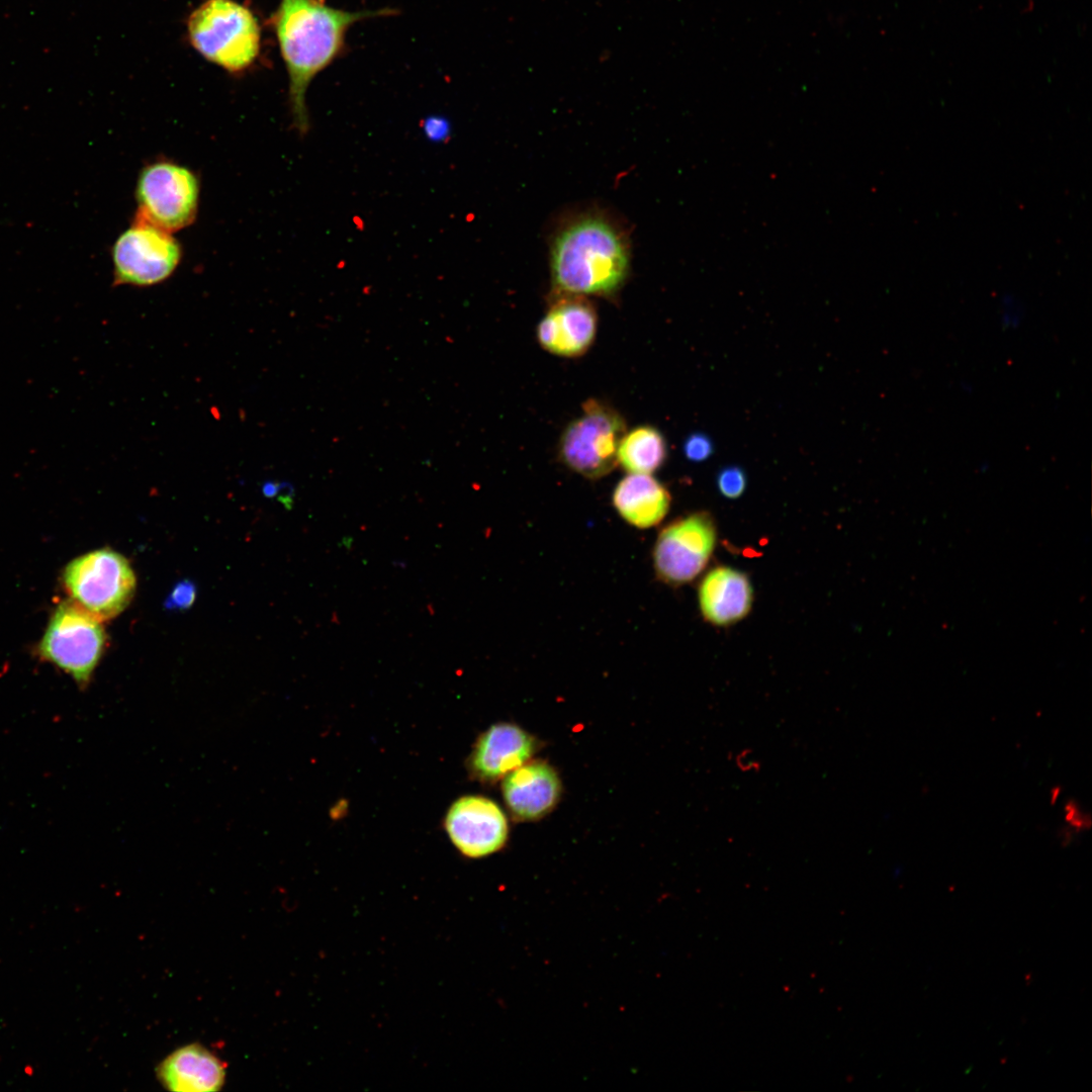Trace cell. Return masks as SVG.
Returning <instances> with one entry per match:
<instances>
[{
	"instance_id": "6da1fadb",
	"label": "cell",
	"mask_w": 1092,
	"mask_h": 1092,
	"mask_svg": "<svg viewBox=\"0 0 1092 1092\" xmlns=\"http://www.w3.org/2000/svg\"><path fill=\"white\" fill-rule=\"evenodd\" d=\"M392 8L347 11L324 0H281L270 18L288 75L292 127L300 136L309 128L306 91L314 77L345 50V36L356 22L394 15Z\"/></svg>"
},
{
	"instance_id": "7a4b0ae2",
	"label": "cell",
	"mask_w": 1092,
	"mask_h": 1092,
	"mask_svg": "<svg viewBox=\"0 0 1092 1092\" xmlns=\"http://www.w3.org/2000/svg\"><path fill=\"white\" fill-rule=\"evenodd\" d=\"M629 246L619 226L599 214L567 221L553 238L550 272L555 293L610 296L629 271Z\"/></svg>"
},
{
	"instance_id": "3957f363",
	"label": "cell",
	"mask_w": 1092,
	"mask_h": 1092,
	"mask_svg": "<svg viewBox=\"0 0 1092 1092\" xmlns=\"http://www.w3.org/2000/svg\"><path fill=\"white\" fill-rule=\"evenodd\" d=\"M192 47L229 73H242L257 60L261 29L253 12L235 0H206L187 20Z\"/></svg>"
},
{
	"instance_id": "277c9868",
	"label": "cell",
	"mask_w": 1092,
	"mask_h": 1092,
	"mask_svg": "<svg viewBox=\"0 0 1092 1092\" xmlns=\"http://www.w3.org/2000/svg\"><path fill=\"white\" fill-rule=\"evenodd\" d=\"M62 577L71 600L101 622L114 618L128 606L136 585L127 559L109 548L71 560Z\"/></svg>"
},
{
	"instance_id": "5b68a950",
	"label": "cell",
	"mask_w": 1092,
	"mask_h": 1092,
	"mask_svg": "<svg viewBox=\"0 0 1092 1092\" xmlns=\"http://www.w3.org/2000/svg\"><path fill=\"white\" fill-rule=\"evenodd\" d=\"M134 196V218L173 234L195 220L199 208L200 182L187 166L160 159L141 169Z\"/></svg>"
},
{
	"instance_id": "8992f818",
	"label": "cell",
	"mask_w": 1092,
	"mask_h": 1092,
	"mask_svg": "<svg viewBox=\"0 0 1092 1092\" xmlns=\"http://www.w3.org/2000/svg\"><path fill=\"white\" fill-rule=\"evenodd\" d=\"M101 623L73 600L62 602L39 642V657L68 673L79 688H87L105 647Z\"/></svg>"
},
{
	"instance_id": "52a82bcc",
	"label": "cell",
	"mask_w": 1092,
	"mask_h": 1092,
	"mask_svg": "<svg viewBox=\"0 0 1092 1092\" xmlns=\"http://www.w3.org/2000/svg\"><path fill=\"white\" fill-rule=\"evenodd\" d=\"M581 408L562 432L558 455L572 471L598 479L618 464V448L627 425L619 412L599 399H586Z\"/></svg>"
},
{
	"instance_id": "ba28073f",
	"label": "cell",
	"mask_w": 1092,
	"mask_h": 1092,
	"mask_svg": "<svg viewBox=\"0 0 1092 1092\" xmlns=\"http://www.w3.org/2000/svg\"><path fill=\"white\" fill-rule=\"evenodd\" d=\"M182 248L172 233L133 218L113 243V285L153 286L178 268Z\"/></svg>"
},
{
	"instance_id": "9c48e42d",
	"label": "cell",
	"mask_w": 1092,
	"mask_h": 1092,
	"mask_svg": "<svg viewBox=\"0 0 1092 1092\" xmlns=\"http://www.w3.org/2000/svg\"><path fill=\"white\" fill-rule=\"evenodd\" d=\"M716 538L715 522L706 512L692 513L666 525L652 553L658 579L672 586L694 580L708 564Z\"/></svg>"
},
{
	"instance_id": "30bf717a",
	"label": "cell",
	"mask_w": 1092,
	"mask_h": 1092,
	"mask_svg": "<svg viewBox=\"0 0 1092 1092\" xmlns=\"http://www.w3.org/2000/svg\"><path fill=\"white\" fill-rule=\"evenodd\" d=\"M445 828L454 846L471 858L499 850L509 834L508 821L499 806L475 795L461 797L451 805Z\"/></svg>"
},
{
	"instance_id": "8fae6325",
	"label": "cell",
	"mask_w": 1092,
	"mask_h": 1092,
	"mask_svg": "<svg viewBox=\"0 0 1092 1092\" xmlns=\"http://www.w3.org/2000/svg\"><path fill=\"white\" fill-rule=\"evenodd\" d=\"M597 329L596 308L585 296L555 293L554 300L537 326L536 337L547 352L575 358L590 348Z\"/></svg>"
},
{
	"instance_id": "7c38bea8",
	"label": "cell",
	"mask_w": 1092,
	"mask_h": 1092,
	"mask_svg": "<svg viewBox=\"0 0 1092 1092\" xmlns=\"http://www.w3.org/2000/svg\"><path fill=\"white\" fill-rule=\"evenodd\" d=\"M535 748V739L524 729L512 723H497L478 738L469 757V768L477 779L493 782L528 762Z\"/></svg>"
},
{
	"instance_id": "4fadbf2b",
	"label": "cell",
	"mask_w": 1092,
	"mask_h": 1092,
	"mask_svg": "<svg viewBox=\"0 0 1092 1092\" xmlns=\"http://www.w3.org/2000/svg\"><path fill=\"white\" fill-rule=\"evenodd\" d=\"M560 780L544 761L526 762L504 777L503 796L515 817L536 820L550 812L560 795Z\"/></svg>"
},
{
	"instance_id": "5bb4252c",
	"label": "cell",
	"mask_w": 1092,
	"mask_h": 1092,
	"mask_svg": "<svg viewBox=\"0 0 1092 1092\" xmlns=\"http://www.w3.org/2000/svg\"><path fill=\"white\" fill-rule=\"evenodd\" d=\"M698 600L704 619L712 625L726 627L747 616L753 601L749 577L730 566L719 565L703 577Z\"/></svg>"
},
{
	"instance_id": "9a60e30c",
	"label": "cell",
	"mask_w": 1092,
	"mask_h": 1092,
	"mask_svg": "<svg viewBox=\"0 0 1092 1092\" xmlns=\"http://www.w3.org/2000/svg\"><path fill=\"white\" fill-rule=\"evenodd\" d=\"M226 1065L199 1043L183 1045L169 1054L157 1067L160 1083L175 1092L218 1091L225 1082Z\"/></svg>"
},
{
	"instance_id": "2e32d148",
	"label": "cell",
	"mask_w": 1092,
	"mask_h": 1092,
	"mask_svg": "<svg viewBox=\"0 0 1092 1092\" xmlns=\"http://www.w3.org/2000/svg\"><path fill=\"white\" fill-rule=\"evenodd\" d=\"M612 502L628 524L647 529L659 524L666 516L670 494L651 474L628 473L617 483Z\"/></svg>"
},
{
	"instance_id": "e0dca14e",
	"label": "cell",
	"mask_w": 1092,
	"mask_h": 1092,
	"mask_svg": "<svg viewBox=\"0 0 1092 1092\" xmlns=\"http://www.w3.org/2000/svg\"><path fill=\"white\" fill-rule=\"evenodd\" d=\"M666 442L661 432L649 425L638 426L623 436L617 462L628 473L652 474L666 459Z\"/></svg>"
},
{
	"instance_id": "ac0fdd59",
	"label": "cell",
	"mask_w": 1092,
	"mask_h": 1092,
	"mask_svg": "<svg viewBox=\"0 0 1092 1092\" xmlns=\"http://www.w3.org/2000/svg\"><path fill=\"white\" fill-rule=\"evenodd\" d=\"M717 485L724 496L736 498L740 496L745 489V474L743 470L738 467H727L719 473Z\"/></svg>"
},
{
	"instance_id": "d6986e66",
	"label": "cell",
	"mask_w": 1092,
	"mask_h": 1092,
	"mask_svg": "<svg viewBox=\"0 0 1092 1092\" xmlns=\"http://www.w3.org/2000/svg\"><path fill=\"white\" fill-rule=\"evenodd\" d=\"M421 128L424 135L433 143L444 144L451 139L452 125L444 116H427L422 120Z\"/></svg>"
},
{
	"instance_id": "ffe728a7",
	"label": "cell",
	"mask_w": 1092,
	"mask_h": 1092,
	"mask_svg": "<svg viewBox=\"0 0 1092 1092\" xmlns=\"http://www.w3.org/2000/svg\"><path fill=\"white\" fill-rule=\"evenodd\" d=\"M196 589L193 582L188 580L180 581L172 589L165 606L168 609H186L193 604Z\"/></svg>"
},
{
	"instance_id": "44dd1931",
	"label": "cell",
	"mask_w": 1092,
	"mask_h": 1092,
	"mask_svg": "<svg viewBox=\"0 0 1092 1092\" xmlns=\"http://www.w3.org/2000/svg\"><path fill=\"white\" fill-rule=\"evenodd\" d=\"M684 453L691 461H703L712 453L711 440L703 434H694L687 438Z\"/></svg>"
},
{
	"instance_id": "7402d4cb",
	"label": "cell",
	"mask_w": 1092,
	"mask_h": 1092,
	"mask_svg": "<svg viewBox=\"0 0 1092 1092\" xmlns=\"http://www.w3.org/2000/svg\"><path fill=\"white\" fill-rule=\"evenodd\" d=\"M1001 324L1005 327L1016 328L1021 323L1022 306L1013 294H1005L1001 299Z\"/></svg>"
},
{
	"instance_id": "603a6c76",
	"label": "cell",
	"mask_w": 1092,
	"mask_h": 1092,
	"mask_svg": "<svg viewBox=\"0 0 1092 1092\" xmlns=\"http://www.w3.org/2000/svg\"><path fill=\"white\" fill-rule=\"evenodd\" d=\"M1064 817L1067 825L1074 832L1083 831L1091 825L1090 816L1081 809L1076 801H1068L1065 804Z\"/></svg>"
}]
</instances>
